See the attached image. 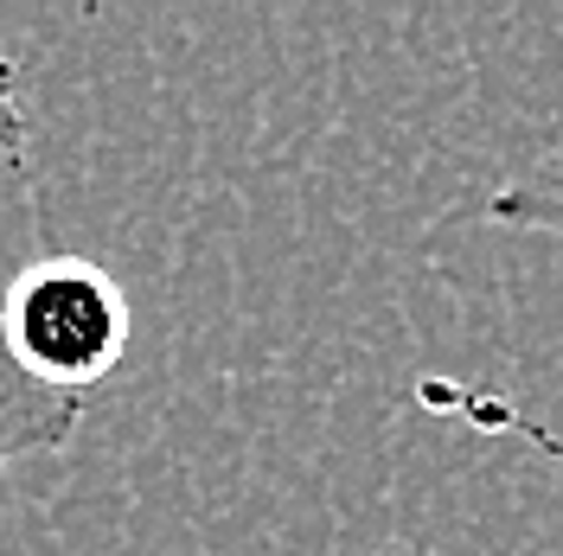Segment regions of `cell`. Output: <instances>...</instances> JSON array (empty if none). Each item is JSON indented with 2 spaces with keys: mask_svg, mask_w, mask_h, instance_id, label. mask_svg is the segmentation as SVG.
Masks as SVG:
<instances>
[{
  "mask_svg": "<svg viewBox=\"0 0 563 556\" xmlns=\"http://www.w3.org/2000/svg\"><path fill=\"white\" fill-rule=\"evenodd\" d=\"M481 218L487 224H506V231H544V237H563V154L531 167V174L493 186L481 199Z\"/></svg>",
  "mask_w": 563,
  "mask_h": 556,
  "instance_id": "3",
  "label": "cell"
},
{
  "mask_svg": "<svg viewBox=\"0 0 563 556\" xmlns=\"http://www.w3.org/2000/svg\"><path fill=\"white\" fill-rule=\"evenodd\" d=\"M0 326H7L20 371L45 390H65V397H84L90 383H103L129 346L122 288L84 256L33 263L0 294Z\"/></svg>",
  "mask_w": 563,
  "mask_h": 556,
  "instance_id": "1",
  "label": "cell"
},
{
  "mask_svg": "<svg viewBox=\"0 0 563 556\" xmlns=\"http://www.w3.org/2000/svg\"><path fill=\"white\" fill-rule=\"evenodd\" d=\"M26 141V109H20V58L0 45V160H13ZM84 422V397H65V390H45L20 371V358L7 346V326H0V474L20 467V460H38V454L70 448Z\"/></svg>",
  "mask_w": 563,
  "mask_h": 556,
  "instance_id": "2",
  "label": "cell"
}]
</instances>
